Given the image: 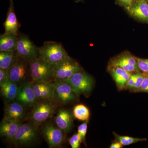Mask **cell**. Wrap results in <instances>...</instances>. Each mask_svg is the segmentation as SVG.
<instances>
[{
	"mask_svg": "<svg viewBox=\"0 0 148 148\" xmlns=\"http://www.w3.org/2000/svg\"><path fill=\"white\" fill-rule=\"evenodd\" d=\"M56 104L52 101H38L33 107L29 116V119L37 126L45 123L56 112Z\"/></svg>",
	"mask_w": 148,
	"mask_h": 148,
	"instance_id": "cell-1",
	"label": "cell"
},
{
	"mask_svg": "<svg viewBox=\"0 0 148 148\" xmlns=\"http://www.w3.org/2000/svg\"><path fill=\"white\" fill-rule=\"evenodd\" d=\"M83 69L79 64L70 56L52 65V82L65 81Z\"/></svg>",
	"mask_w": 148,
	"mask_h": 148,
	"instance_id": "cell-2",
	"label": "cell"
},
{
	"mask_svg": "<svg viewBox=\"0 0 148 148\" xmlns=\"http://www.w3.org/2000/svg\"><path fill=\"white\" fill-rule=\"evenodd\" d=\"M39 57L44 61L53 65L69 56L60 43L47 42L38 47Z\"/></svg>",
	"mask_w": 148,
	"mask_h": 148,
	"instance_id": "cell-3",
	"label": "cell"
},
{
	"mask_svg": "<svg viewBox=\"0 0 148 148\" xmlns=\"http://www.w3.org/2000/svg\"><path fill=\"white\" fill-rule=\"evenodd\" d=\"M38 126L32 123H21L12 143L17 147L32 146L38 140Z\"/></svg>",
	"mask_w": 148,
	"mask_h": 148,
	"instance_id": "cell-4",
	"label": "cell"
},
{
	"mask_svg": "<svg viewBox=\"0 0 148 148\" xmlns=\"http://www.w3.org/2000/svg\"><path fill=\"white\" fill-rule=\"evenodd\" d=\"M69 84L77 95H88L92 90L93 80L92 77L83 70L74 74L64 81Z\"/></svg>",
	"mask_w": 148,
	"mask_h": 148,
	"instance_id": "cell-5",
	"label": "cell"
},
{
	"mask_svg": "<svg viewBox=\"0 0 148 148\" xmlns=\"http://www.w3.org/2000/svg\"><path fill=\"white\" fill-rule=\"evenodd\" d=\"M7 72L9 79L18 86L31 82L28 81L29 79H32L29 62L20 57H18Z\"/></svg>",
	"mask_w": 148,
	"mask_h": 148,
	"instance_id": "cell-6",
	"label": "cell"
},
{
	"mask_svg": "<svg viewBox=\"0 0 148 148\" xmlns=\"http://www.w3.org/2000/svg\"><path fill=\"white\" fill-rule=\"evenodd\" d=\"M29 64L32 81L53 82L51 78L52 65L39 58L29 61Z\"/></svg>",
	"mask_w": 148,
	"mask_h": 148,
	"instance_id": "cell-7",
	"label": "cell"
},
{
	"mask_svg": "<svg viewBox=\"0 0 148 148\" xmlns=\"http://www.w3.org/2000/svg\"><path fill=\"white\" fill-rule=\"evenodd\" d=\"M53 85L52 101L56 104L62 106L70 104L75 101L79 96L71 86L64 81H55L53 82Z\"/></svg>",
	"mask_w": 148,
	"mask_h": 148,
	"instance_id": "cell-8",
	"label": "cell"
},
{
	"mask_svg": "<svg viewBox=\"0 0 148 148\" xmlns=\"http://www.w3.org/2000/svg\"><path fill=\"white\" fill-rule=\"evenodd\" d=\"M16 51L18 57L29 62L39 57L38 47L24 34H18Z\"/></svg>",
	"mask_w": 148,
	"mask_h": 148,
	"instance_id": "cell-9",
	"label": "cell"
},
{
	"mask_svg": "<svg viewBox=\"0 0 148 148\" xmlns=\"http://www.w3.org/2000/svg\"><path fill=\"white\" fill-rule=\"evenodd\" d=\"M41 131L51 148L59 147L65 141V132L51 122H46L43 123Z\"/></svg>",
	"mask_w": 148,
	"mask_h": 148,
	"instance_id": "cell-10",
	"label": "cell"
},
{
	"mask_svg": "<svg viewBox=\"0 0 148 148\" xmlns=\"http://www.w3.org/2000/svg\"><path fill=\"white\" fill-rule=\"evenodd\" d=\"M109 67L110 69L119 67L130 73L140 71L138 68L137 58L128 53H122L112 59Z\"/></svg>",
	"mask_w": 148,
	"mask_h": 148,
	"instance_id": "cell-11",
	"label": "cell"
},
{
	"mask_svg": "<svg viewBox=\"0 0 148 148\" xmlns=\"http://www.w3.org/2000/svg\"><path fill=\"white\" fill-rule=\"evenodd\" d=\"M15 101L25 107H34L38 101L33 88L32 81L19 86Z\"/></svg>",
	"mask_w": 148,
	"mask_h": 148,
	"instance_id": "cell-12",
	"label": "cell"
},
{
	"mask_svg": "<svg viewBox=\"0 0 148 148\" xmlns=\"http://www.w3.org/2000/svg\"><path fill=\"white\" fill-rule=\"evenodd\" d=\"M26 107L16 101L7 103L4 118L11 121L22 123L27 116Z\"/></svg>",
	"mask_w": 148,
	"mask_h": 148,
	"instance_id": "cell-13",
	"label": "cell"
},
{
	"mask_svg": "<svg viewBox=\"0 0 148 148\" xmlns=\"http://www.w3.org/2000/svg\"><path fill=\"white\" fill-rule=\"evenodd\" d=\"M127 11L133 17L148 23V0H133Z\"/></svg>",
	"mask_w": 148,
	"mask_h": 148,
	"instance_id": "cell-14",
	"label": "cell"
},
{
	"mask_svg": "<svg viewBox=\"0 0 148 148\" xmlns=\"http://www.w3.org/2000/svg\"><path fill=\"white\" fill-rule=\"evenodd\" d=\"M55 124L65 133H68L73 127V116L69 110L61 109L58 110L54 118Z\"/></svg>",
	"mask_w": 148,
	"mask_h": 148,
	"instance_id": "cell-15",
	"label": "cell"
},
{
	"mask_svg": "<svg viewBox=\"0 0 148 148\" xmlns=\"http://www.w3.org/2000/svg\"><path fill=\"white\" fill-rule=\"evenodd\" d=\"M32 82L34 91L38 101L45 100L52 101L53 92V82L34 81H32Z\"/></svg>",
	"mask_w": 148,
	"mask_h": 148,
	"instance_id": "cell-16",
	"label": "cell"
},
{
	"mask_svg": "<svg viewBox=\"0 0 148 148\" xmlns=\"http://www.w3.org/2000/svg\"><path fill=\"white\" fill-rule=\"evenodd\" d=\"M22 123L11 121L3 118L0 123V135L12 143L18 127Z\"/></svg>",
	"mask_w": 148,
	"mask_h": 148,
	"instance_id": "cell-17",
	"label": "cell"
},
{
	"mask_svg": "<svg viewBox=\"0 0 148 148\" xmlns=\"http://www.w3.org/2000/svg\"><path fill=\"white\" fill-rule=\"evenodd\" d=\"M18 88L19 86L9 78L0 83L1 94L6 104L15 101Z\"/></svg>",
	"mask_w": 148,
	"mask_h": 148,
	"instance_id": "cell-18",
	"label": "cell"
},
{
	"mask_svg": "<svg viewBox=\"0 0 148 148\" xmlns=\"http://www.w3.org/2000/svg\"><path fill=\"white\" fill-rule=\"evenodd\" d=\"M4 26L5 31V33L18 35L19 24L14 12L13 0H10L7 16Z\"/></svg>",
	"mask_w": 148,
	"mask_h": 148,
	"instance_id": "cell-19",
	"label": "cell"
},
{
	"mask_svg": "<svg viewBox=\"0 0 148 148\" xmlns=\"http://www.w3.org/2000/svg\"><path fill=\"white\" fill-rule=\"evenodd\" d=\"M18 35L5 33L0 36V51L16 50Z\"/></svg>",
	"mask_w": 148,
	"mask_h": 148,
	"instance_id": "cell-20",
	"label": "cell"
},
{
	"mask_svg": "<svg viewBox=\"0 0 148 148\" xmlns=\"http://www.w3.org/2000/svg\"><path fill=\"white\" fill-rule=\"evenodd\" d=\"M111 73L118 86L124 87L127 81L131 76V73L119 67L110 68Z\"/></svg>",
	"mask_w": 148,
	"mask_h": 148,
	"instance_id": "cell-21",
	"label": "cell"
},
{
	"mask_svg": "<svg viewBox=\"0 0 148 148\" xmlns=\"http://www.w3.org/2000/svg\"><path fill=\"white\" fill-rule=\"evenodd\" d=\"M18 57L16 50L0 51V69L8 70Z\"/></svg>",
	"mask_w": 148,
	"mask_h": 148,
	"instance_id": "cell-22",
	"label": "cell"
},
{
	"mask_svg": "<svg viewBox=\"0 0 148 148\" xmlns=\"http://www.w3.org/2000/svg\"><path fill=\"white\" fill-rule=\"evenodd\" d=\"M73 114L77 119L82 121L88 120L90 116L89 110L82 104L77 105L74 107Z\"/></svg>",
	"mask_w": 148,
	"mask_h": 148,
	"instance_id": "cell-23",
	"label": "cell"
},
{
	"mask_svg": "<svg viewBox=\"0 0 148 148\" xmlns=\"http://www.w3.org/2000/svg\"><path fill=\"white\" fill-rule=\"evenodd\" d=\"M115 137L118 141L123 146H127L139 142L145 141L146 139L132 138L129 136H120L114 133Z\"/></svg>",
	"mask_w": 148,
	"mask_h": 148,
	"instance_id": "cell-24",
	"label": "cell"
},
{
	"mask_svg": "<svg viewBox=\"0 0 148 148\" xmlns=\"http://www.w3.org/2000/svg\"><path fill=\"white\" fill-rule=\"evenodd\" d=\"M88 120L85 121L82 124H81L78 128L77 134L81 140L82 143H85V137L87 133Z\"/></svg>",
	"mask_w": 148,
	"mask_h": 148,
	"instance_id": "cell-25",
	"label": "cell"
},
{
	"mask_svg": "<svg viewBox=\"0 0 148 148\" xmlns=\"http://www.w3.org/2000/svg\"><path fill=\"white\" fill-rule=\"evenodd\" d=\"M138 68L144 73L148 74V59L137 58Z\"/></svg>",
	"mask_w": 148,
	"mask_h": 148,
	"instance_id": "cell-26",
	"label": "cell"
},
{
	"mask_svg": "<svg viewBox=\"0 0 148 148\" xmlns=\"http://www.w3.org/2000/svg\"><path fill=\"white\" fill-rule=\"evenodd\" d=\"M69 143L72 148H79L82 142L77 133L73 135L71 138L69 139Z\"/></svg>",
	"mask_w": 148,
	"mask_h": 148,
	"instance_id": "cell-27",
	"label": "cell"
},
{
	"mask_svg": "<svg viewBox=\"0 0 148 148\" xmlns=\"http://www.w3.org/2000/svg\"><path fill=\"white\" fill-rule=\"evenodd\" d=\"M136 74H137V79H136V83L133 87V89L139 90L140 89L142 85L143 84V81L145 78V74H142L138 72L136 73Z\"/></svg>",
	"mask_w": 148,
	"mask_h": 148,
	"instance_id": "cell-28",
	"label": "cell"
},
{
	"mask_svg": "<svg viewBox=\"0 0 148 148\" xmlns=\"http://www.w3.org/2000/svg\"><path fill=\"white\" fill-rule=\"evenodd\" d=\"M137 79V74L135 73L134 75H131V76L126 83L125 85L130 88H133L134 86L136 83Z\"/></svg>",
	"mask_w": 148,
	"mask_h": 148,
	"instance_id": "cell-29",
	"label": "cell"
},
{
	"mask_svg": "<svg viewBox=\"0 0 148 148\" xmlns=\"http://www.w3.org/2000/svg\"><path fill=\"white\" fill-rule=\"evenodd\" d=\"M118 3L123 6L127 10H128L132 5L133 0H116Z\"/></svg>",
	"mask_w": 148,
	"mask_h": 148,
	"instance_id": "cell-30",
	"label": "cell"
},
{
	"mask_svg": "<svg viewBox=\"0 0 148 148\" xmlns=\"http://www.w3.org/2000/svg\"><path fill=\"white\" fill-rule=\"evenodd\" d=\"M145 74V78L140 89L145 92H148V74Z\"/></svg>",
	"mask_w": 148,
	"mask_h": 148,
	"instance_id": "cell-31",
	"label": "cell"
},
{
	"mask_svg": "<svg viewBox=\"0 0 148 148\" xmlns=\"http://www.w3.org/2000/svg\"><path fill=\"white\" fill-rule=\"evenodd\" d=\"M8 79L7 70L0 69V83Z\"/></svg>",
	"mask_w": 148,
	"mask_h": 148,
	"instance_id": "cell-32",
	"label": "cell"
},
{
	"mask_svg": "<svg viewBox=\"0 0 148 148\" xmlns=\"http://www.w3.org/2000/svg\"><path fill=\"white\" fill-rule=\"evenodd\" d=\"M123 145L121 143H119V141L117 142H114L111 145L110 148H121L123 147Z\"/></svg>",
	"mask_w": 148,
	"mask_h": 148,
	"instance_id": "cell-33",
	"label": "cell"
}]
</instances>
